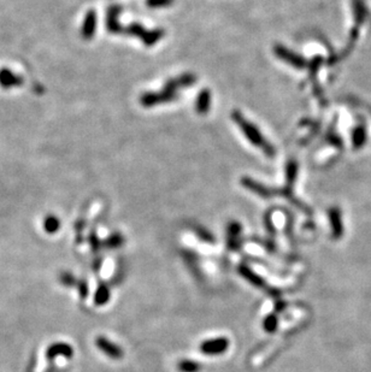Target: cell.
Masks as SVG:
<instances>
[{"instance_id": "obj_1", "label": "cell", "mask_w": 371, "mask_h": 372, "mask_svg": "<svg viewBox=\"0 0 371 372\" xmlns=\"http://www.w3.org/2000/svg\"><path fill=\"white\" fill-rule=\"evenodd\" d=\"M232 119L234 122L236 123L239 129L242 131L244 136L246 137L248 141L251 142V145L256 146L257 148L262 149L264 152V154L269 158L275 157L276 154V149L271 145L270 142L265 139L264 135L261 133L258 127L256 124H253L252 122H250L248 119L245 117L240 111L234 110L232 111Z\"/></svg>"}, {"instance_id": "obj_2", "label": "cell", "mask_w": 371, "mask_h": 372, "mask_svg": "<svg viewBox=\"0 0 371 372\" xmlns=\"http://www.w3.org/2000/svg\"><path fill=\"white\" fill-rule=\"evenodd\" d=\"M123 33L130 35V36L139 37L145 46L151 47V46L158 43L164 37L165 30L162 28L146 29L140 23H131V24L127 25V27H123Z\"/></svg>"}, {"instance_id": "obj_3", "label": "cell", "mask_w": 371, "mask_h": 372, "mask_svg": "<svg viewBox=\"0 0 371 372\" xmlns=\"http://www.w3.org/2000/svg\"><path fill=\"white\" fill-rule=\"evenodd\" d=\"M179 98V93L172 92L163 88L159 92H147L144 93L140 96V104L144 107H153L157 105L164 104V102H170L176 100Z\"/></svg>"}, {"instance_id": "obj_4", "label": "cell", "mask_w": 371, "mask_h": 372, "mask_svg": "<svg viewBox=\"0 0 371 372\" xmlns=\"http://www.w3.org/2000/svg\"><path fill=\"white\" fill-rule=\"evenodd\" d=\"M228 348H229V340L227 338L206 340L200 345L201 353L207 354V356H218V354L227 352Z\"/></svg>"}, {"instance_id": "obj_5", "label": "cell", "mask_w": 371, "mask_h": 372, "mask_svg": "<svg viewBox=\"0 0 371 372\" xmlns=\"http://www.w3.org/2000/svg\"><path fill=\"white\" fill-rule=\"evenodd\" d=\"M274 52L277 55V58L286 61V63L289 64V65L294 66V68L298 69H303L305 68L306 65V60L304 59L303 57H300L299 54L294 53L293 51L288 49L287 47L282 45H276L275 48H274Z\"/></svg>"}, {"instance_id": "obj_6", "label": "cell", "mask_w": 371, "mask_h": 372, "mask_svg": "<svg viewBox=\"0 0 371 372\" xmlns=\"http://www.w3.org/2000/svg\"><path fill=\"white\" fill-rule=\"evenodd\" d=\"M95 346L101 351V352H104L111 359L118 360V359L123 358L124 353H123V351H122V348L119 347V346H117L116 344H113V342H111L109 339L104 338V336H99V338H96Z\"/></svg>"}, {"instance_id": "obj_7", "label": "cell", "mask_w": 371, "mask_h": 372, "mask_svg": "<svg viewBox=\"0 0 371 372\" xmlns=\"http://www.w3.org/2000/svg\"><path fill=\"white\" fill-rule=\"evenodd\" d=\"M195 82H197V77L193 74H182L177 76V77L169 78V80L164 83V87H163V88L172 90V92H177V90L181 88H188V87H192Z\"/></svg>"}, {"instance_id": "obj_8", "label": "cell", "mask_w": 371, "mask_h": 372, "mask_svg": "<svg viewBox=\"0 0 371 372\" xmlns=\"http://www.w3.org/2000/svg\"><path fill=\"white\" fill-rule=\"evenodd\" d=\"M122 8L118 5H112L109 7L106 12V29L111 34H122L123 33V25L119 22L118 17Z\"/></svg>"}, {"instance_id": "obj_9", "label": "cell", "mask_w": 371, "mask_h": 372, "mask_svg": "<svg viewBox=\"0 0 371 372\" xmlns=\"http://www.w3.org/2000/svg\"><path fill=\"white\" fill-rule=\"evenodd\" d=\"M241 184L245 188L251 190V192L255 193L257 195L262 196V198H270V196L275 195V192H274L273 189L264 186V184L257 182L256 180H253V178L251 177H242Z\"/></svg>"}, {"instance_id": "obj_10", "label": "cell", "mask_w": 371, "mask_h": 372, "mask_svg": "<svg viewBox=\"0 0 371 372\" xmlns=\"http://www.w3.org/2000/svg\"><path fill=\"white\" fill-rule=\"evenodd\" d=\"M46 356L48 359H54L57 357H65V358L70 359L74 356V350L71 346L65 344V342H55L47 348Z\"/></svg>"}, {"instance_id": "obj_11", "label": "cell", "mask_w": 371, "mask_h": 372, "mask_svg": "<svg viewBox=\"0 0 371 372\" xmlns=\"http://www.w3.org/2000/svg\"><path fill=\"white\" fill-rule=\"evenodd\" d=\"M210 107H211V92H210V89L204 88L198 93L194 108L198 115L204 116L209 112Z\"/></svg>"}, {"instance_id": "obj_12", "label": "cell", "mask_w": 371, "mask_h": 372, "mask_svg": "<svg viewBox=\"0 0 371 372\" xmlns=\"http://www.w3.org/2000/svg\"><path fill=\"white\" fill-rule=\"evenodd\" d=\"M242 227L239 222L233 221L228 224L227 228V233H228V248L230 251H236L239 248V235L241 234Z\"/></svg>"}, {"instance_id": "obj_13", "label": "cell", "mask_w": 371, "mask_h": 372, "mask_svg": "<svg viewBox=\"0 0 371 372\" xmlns=\"http://www.w3.org/2000/svg\"><path fill=\"white\" fill-rule=\"evenodd\" d=\"M96 29V13L94 10H89L88 12L86 13V17H84L83 24H82V30H81V34H82V37L86 40L92 39L93 35L95 33Z\"/></svg>"}, {"instance_id": "obj_14", "label": "cell", "mask_w": 371, "mask_h": 372, "mask_svg": "<svg viewBox=\"0 0 371 372\" xmlns=\"http://www.w3.org/2000/svg\"><path fill=\"white\" fill-rule=\"evenodd\" d=\"M238 270H239V274H240L241 276L245 278V280H247L248 282L252 283L253 286L258 287V288H263V287H264V284H265L264 280H263L261 276H258V275H257L255 271L251 270L248 266L240 265V266H239Z\"/></svg>"}, {"instance_id": "obj_15", "label": "cell", "mask_w": 371, "mask_h": 372, "mask_svg": "<svg viewBox=\"0 0 371 372\" xmlns=\"http://www.w3.org/2000/svg\"><path fill=\"white\" fill-rule=\"evenodd\" d=\"M110 295H111V293H110L109 287H107L106 284L101 283L100 286L98 287V289H96L95 295H94L95 305H98V306H103V305L107 304L110 300Z\"/></svg>"}, {"instance_id": "obj_16", "label": "cell", "mask_w": 371, "mask_h": 372, "mask_svg": "<svg viewBox=\"0 0 371 372\" xmlns=\"http://www.w3.org/2000/svg\"><path fill=\"white\" fill-rule=\"evenodd\" d=\"M177 369L180 372H199L201 370V364L199 362L191 359H183L179 362Z\"/></svg>"}, {"instance_id": "obj_17", "label": "cell", "mask_w": 371, "mask_h": 372, "mask_svg": "<svg viewBox=\"0 0 371 372\" xmlns=\"http://www.w3.org/2000/svg\"><path fill=\"white\" fill-rule=\"evenodd\" d=\"M124 242V237L121 235L119 233H113L107 237L106 240L104 241V246L105 247L110 248V250H113V248H118L123 245Z\"/></svg>"}, {"instance_id": "obj_18", "label": "cell", "mask_w": 371, "mask_h": 372, "mask_svg": "<svg viewBox=\"0 0 371 372\" xmlns=\"http://www.w3.org/2000/svg\"><path fill=\"white\" fill-rule=\"evenodd\" d=\"M59 227H60V222L57 217L55 216L46 217L45 222H43V228H45V230L47 231L48 234L57 233L58 229H59Z\"/></svg>"}, {"instance_id": "obj_19", "label": "cell", "mask_w": 371, "mask_h": 372, "mask_svg": "<svg viewBox=\"0 0 371 372\" xmlns=\"http://www.w3.org/2000/svg\"><path fill=\"white\" fill-rule=\"evenodd\" d=\"M263 327H264L265 332L267 333H275L277 327H279V319H277L276 315H269L265 317L264 322H263Z\"/></svg>"}, {"instance_id": "obj_20", "label": "cell", "mask_w": 371, "mask_h": 372, "mask_svg": "<svg viewBox=\"0 0 371 372\" xmlns=\"http://www.w3.org/2000/svg\"><path fill=\"white\" fill-rule=\"evenodd\" d=\"M193 229H194V233L197 234L201 241L209 242V244H213V242H215V237H213L212 234L210 233L209 230H206L205 228L200 227V225H195V227H193Z\"/></svg>"}, {"instance_id": "obj_21", "label": "cell", "mask_w": 371, "mask_h": 372, "mask_svg": "<svg viewBox=\"0 0 371 372\" xmlns=\"http://www.w3.org/2000/svg\"><path fill=\"white\" fill-rule=\"evenodd\" d=\"M174 0H146V5L151 8H160L170 6Z\"/></svg>"}, {"instance_id": "obj_22", "label": "cell", "mask_w": 371, "mask_h": 372, "mask_svg": "<svg viewBox=\"0 0 371 372\" xmlns=\"http://www.w3.org/2000/svg\"><path fill=\"white\" fill-rule=\"evenodd\" d=\"M330 218L333 219V229H334V235L338 236L341 234V223L339 221V213L337 210H333L330 213Z\"/></svg>"}, {"instance_id": "obj_23", "label": "cell", "mask_w": 371, "mask_h": 372, "mask_svg": "<svg viewBox=\"0 0 371 372\" xmlns=\"http://www.w3.org/2000/svg\"><path fill=\"white\" fill-rule=\"evenodd\" d=\"M60 282H62L64 286H74L76 283V280L72 275L68 274V272H64L62 276H60Z\"/></svg>"}, {"instance_id": "obj_24", "label": "cell", "mask_w": 371, "mask_h": 372, "mask_svg": "<svg viewBox=\"0 0 371 372\" xmlns=\"http://www.w3.org/2000/svg\"><path fill=\"white\" fill-rule=\"evenodd\" d=\"M78 287V293H80L81 298L86 299L87 295H88V286H87V282L84 280H81L80 282L77 283Z\"/></svg>"}, {"instance_id": "obj_25", "label": "cell", "mask_w": 371, "mask_h": 372, "mask_svg": "<svg viewBox=\"0 0 371 372\" xmlns=\"http://www.w3.org/2000/svg\"><path fill=\"white\" fill-rule=\"evenodd\" d=\"M89 242L90 245H92V248L93 251H98L99 247H100V242H99V239L96 237L95 234H92V235L89 236Z\"/></svg>"}]
</instances>
